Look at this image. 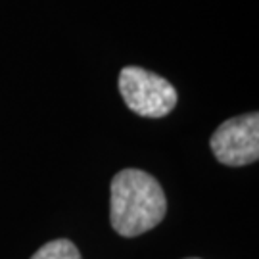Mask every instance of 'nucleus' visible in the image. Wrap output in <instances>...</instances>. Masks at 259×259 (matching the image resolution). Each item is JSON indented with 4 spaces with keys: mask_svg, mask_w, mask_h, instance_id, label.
Instances as JSON below:
<instances>
[{
    "mask_svg": "<svg viewBox=\"0 0 259 259\" xmlns=\"http://www.w3.org/2000/svg\"><path fill=\"white\" fill-rule=\"evenodd\" d=\"M110 194V223L119 236H140L157 227L165 217V192L146 171H119L111 179Z\"/></svg>",
    "mask_w": 259,
    "mask_h": 259,
    "instance_id": "nucleus-1",
    "label": "nucleus"
},
{
    "mask_svg": "<svg viewBox=\"0 0 259 259\" xmlns=\"http://www.w3.org/2000/svg\"><path fill=\"white\" fill-rule=\"evenodd\" d=\"M117 84L127 108L142 117H165L179 100L175 87L165 77L137 65L123 67Z\"/></svg>",
    "mask_w": 259,
    "mask_h": 259,
    "instance_id": "nucleus-2",
    "label": "nucleus"
},
{
    "mask_svg": "<svg viewBox=\"0 0 259 259\" xmlns=\"http://www.w3.org/2000/svg\"><path fill=\"white\" fill-rule=\"evenodd\" d=\"M209 146L215 159L229 167H244L259 159V113L250 111L221 123Z\"/></svg>",
    "mask_w": 259,
    "mask_h": 259,
    "instance_id": "nucleus-3",
    "label": "nucleus"
},
{
    "mask_svg": "<svg viewBox=\"0 0 259 259\" xmlns=\"http://www.w3.org/2000/svg\"><path fill=\"white\" fill-rule=\"evenodd\" d=\"M31 259H83L81 253L77 250L71 240L67 238H58V240H52L45 244L40 250H37L33 253Z\"/></svg>",
    "mask_w": 259,
    "mask_h": 259,
    "instance_id": "nucleus-4",
    "label": "nucleus"
},
{
    "mask_svg": "<svg viewBox=\"0 0 259 259\" xmlns=\"http://www.w3.org/2000/svg\"><path fill=\"white\" fill-rule=\"evenodd\" d=\"M190 259H196V257H190Z\"/></svg>",
    "mask_w": 259,
    "mask_h": 259,
    "instance_id": "nucleus-5",
    "label": "nucleus"
}]
</instances>
